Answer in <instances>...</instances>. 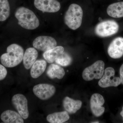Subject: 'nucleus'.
Returning a JSON list of instances; mask_svg holds the SVG:
<instances>
[{"label": "nucleus", "mask_w": 123, "mask_h": 123, "mask_svg": "<svg viewBox=\"0 0 123 123\" xmlns=\"http://www.w3.org/2000/svg\"><path fill=\"white\" fill-rule=\"evenodd\" d=\"M24 50L21 46L13 43L7 47V53H4L0 57L2 65L8 68L17 66L23 60Z\"/></svg>", "instance_id": "1"}, {"label": "nucleus", "mask_w": 123, "mask_h": 123, "mask_svg": "<svg viewBox=\"0 0 123 123\" xmlns=\"http://www.w3.org/2000/svg\"><path fill=\"white\" fill-rule=\"evenodd\" d=\"M15 16L18 21V24L24 29L33 30L39 26V20L35 14L25 7H20L17 9Z\"/></svg>", "instance_id": "2"}, {"label": "nucleus", "mask_w": 123, "mask_h": 123, "mask_svg": "<svg viewBox=\"0 0 123 123\" xmlns=\"http://www.w3.org/2000/svg\"><path fill=\"white\" fill-rule=\"evenodd\" d=\"M83 15L81 7L76 4H72L65 14V23L70 29L77 30L81 25Z\"/></svg>", "instance_id": "3"}, {"label": "nucleus", "mask_w": 123, "mask_h": 123, "mask_svg": "<svg viewBox=\"0 0 123 123\" xmlns=\"http://www.w3.org/2000/svg\"><path fill=\"white\" fill-rule=\"evenodd\" d=\"M104 67L105 64L103 61H98L84 69L82 73V78L86 81L101 79L104 73Z\"/></svg>", "instance_id": "4"}, {"label": "nucleus", "mask_w": 123, "mask_h": 123, "mask_svg": "<svg viewBox=\"0 0 123 123\" xmlns=\"http://www.w3.org/2000/svg\"><path fill=\"white\" fill-rule=\"evenodd\" d=\"M119 30L117 22L113 20H106L98 23L95 27V32L99 37H105L115 34Z\"/></svg>", "instance_id": "5"}, {"label": "nucleus", "mask_w": 123, "mask_h": 123, "mask_svg": "<svg viewBox=\"0 0 123 123\" xmlns=\"http://www.w3.org/2000/svg\"><path fill=\"white\" fill-rule=\"evenodd\" d=\"M115 71L112 67H108L104 70V75L98 81V85L102 88L111 86L117 87L121 84L120 78L115 76Z\"/></svg>", "instance_id": "6"}, {"label": "nucleus", "mask_w": 123, "mask_h": 123, "mask_svg": "<svg viewBox=\"0 0 123 123\" xmlns=\"http://www.w3.org/2000/svg\"><path fill=\"white\" fill-rule=\"evenodd\" d=\"M13 105L18 112L24 119L28 118L29 115L28 108V102L23 94H18L14 95L12 98Z\"/></svg>", "instance_id": "7"}, {"label": "nucleus", "mask_w": 123, "mask_h": 123, "mask_svg": "<svg viewBox=\"0 0 123 123\" xmlns=\"http://www.w3.org/2000/svg\"><path fill=\"white\" fill-rule=\"evenodd\" d=\"M33 92L40 99L45 101L53 97L55 93L56 88L50 84H39L34 86Z\"/></svg>", "instance_id": "8"}, {"label": "nucleus", "mask_w": 123, "mask_h": 123, "mask_svg": "<svg viewBox=\"0 0 123 123\" xmlns=\"http://www.w3.org/2000/svg\"><path fill=\"white\" fill-rule=\"evenodd\" d=\"M33 44L34 48L44 52L56 47L57 42L52 37L43 36L36 38Z\"/></svg>", "instance_id": "9"}, {"label": "nucleus", "mask_w": 123, "mask_h": 123, "mask_svg": "<svg viewBox=\"0 0 123 123\" xmlns=\"http://www.w3.org/2000/svg\"><path fill=\"white\" fill-rule=\"evenodd\" d=\"M34 4L38 10L46 12H56L61 8L60 4L56 0H35Z\"/></svg>", "instance_id": "10"}, {"label": "nucleus", "mask_w": 123, "mask_h": 123, "mask_svg": "<svg viewBox=\"0 0 123 123\" xmlns=\"http://www.w3.org/2000/svg\"><path fill=\"white\" fill-rule=\"evenodd\" d=\"M105 103L103 97L98 93H95L91 96L90 101V108L92 114L97 117L103 114L105 108L102 106Z\"/></svg>", "instance_id": "11"}, {"label": "nucleus", "mask_w": 123, "mask_h": 123, "mask_svg": "<svg viewBox=\"0 0 123 123\" xmlns=\"http://www.w3.org/2000/svg\"><path fill=\"white\" fill-rule=\"evenodd\" d=\"M109 56L114 59H119L123 55V38L118 37L111 43L108 48Z\"/></svg>", "instance_id": "12"}, {"label": "nucleus", "mask_w": 123, "mask_h": 123, "mask_svg": "<svg viewBox=\"0 0 123 123\" xmlns=\"http://www.w3.org/2000/svg\"><path fill=\"white\" fill-rule=\"evenodd\" d=\"M38 56V52L34 48H27L24 53L23 57V63L24 68L26 69H30L36 61Z\"/></svg>", "instance_id": "13"}, {"label": "nucleus", "mask_w": 123, "mask_h": 123, "mask_svg": "<svg viewBox=\"0 0 123 123\" xmlns=\"http://www.w3.org/2000/svg\"><path fill=\"white\" fill-rule=\"evenodd\" d=\"M1 120L6 123H23V119L20 114L12 110L4 111L0 116Z\"/></svg>", "instance_id": "14"}, {"label": "nucleus", "mask_w": 123, "mask_h": 123, "mask_svg": "<svg viewBox=\"0 0 123 123\" xmlns=\"http://www.w3.org/2000/svg\"><path fill=\"white\" fill-rule=\"evenodd\" d=\"M63 106L65 110L69 114H75L80 109L82 102L80 100H75L66 97L63 101Z\"/></svg>", "instance_id": "15"}, {"label": "nucleus", "mask_w": 123, "mask_h": 123, "mask_svg": "<svg viewBox=\"0 0 123 123\" xmlns=\"http://www.w3.org/2000/svg\"><path fill=\"white\" fill-rule=\"evenodd\" d=\"M47 62L43 60H36L31 66V75L33 78H38L42 75L46 70Z\"/></svg>", "instance_id": "16"}, {"label": "nucleus", "mask_w": 123, "mask_h": 123, "mask_svg": "<svg viewBox=\"0 0 123 123\" xmlns=\"http://www.w3.org/2000/svg\"><path fill=\"white\" fill-rule=\"evenodd\" d=\"M64 50L63 47L58 46L55 47L43 53V57L49 63H52L55 62L56 58L63 53Z\"/></svg>", "instance_id": "17"}, {"label": "nucleus", "mask_w": 123, "mask_h": 123, "mask_svg": "<svg viewBox=\"0 0 123 123\" xmlns=\"http://www.w3.org/2000/svg\"><path fill=\"white\" fill-rule=\"evenodd\" d=\"M47 75L52 79L56 78L62 79L65 75L64 69L57 65L52 64L49 66L47 70Z\"/></svg>", "instance_id": "18"}, {"label": "nucleus", "mask_w": 123, "mask_h": 123, "mask_svg": "<svg viewBox=\"0 0 123 123\" xmlns=\"http://www.w3.org/2000/svg\"><path fill=\"white\" fill-rule=\"evenodd\" d=\"M107 12L109 16L112 18L123 17V1L110 5L107 9Z\"/></svg>", "instance_id": "19"}, {"label": "nucleus", "mask_w": 123, "mask_h": 123, "mask_svg": "<svg viewBox=\"0 0 123 123\" xmlns=\"http://www.w3.org/2000/svg\"><path fill=\"white\" fill-rule=\"evenodd\" d=\"M69 118L68 112L65 111L49 115L47 116V120L50 123H63L68 121Z\"/></svg>", "instance_id": "20"}, {"label": "nucleus", "mask_w": 123, "mask_h": 123, "mask_svg": "<svg viewBox=\"0 0 123 123\" xmlns=\"http://www.w3.org/2000/svg\"><path fill=\"white\" fill-rule=\"evenodd\" d=\"M10 12V6L8 0H0V22L7 20Z\"/></svg>", "instance_id": "21"}, {"label": "nucleus", "mask_w": 123, "mask_h": 123, "mask_svg": "<svg viewBox=\"0 0 123 123\" xmlns=\"http://www.w3.org/2000/svg\"><path fill=\"white\" fill-rule=\"evenodd\" d=\"M55 62L61 66H67L72 63V58L68 53L64 51L58 56Z\"/></svg>", "instance_id": "22"}, {"label": "nucleus", "mask_w": 123, "mask_h": 123, "mask_svg": "<svg viewBox=\"0 0 123 123\" xmlns=\"http://www.w3.org/2000/svg\"><path fill=\"white\" fill-rule=\"evenodd\" d=\"M7 74L6 68L4 65L0 64V81L4 80L6 77Z\"/></svg>", "instance_id": "23"}, {"label": "nucleus", "mask_w": 123, "mask_h": 123, "mask_svg": "<svg viewBox=\"0 0 123 123\" xmlns=\"http://www.w3.org/2000/svg\"><path fill=\"white\" fill-rule=\"evenodd\" d=\"M120 75L121 83L123 85V64L121 65L120 69Z\"/></svg>", "instance_id": "24"}, {"label": "nucleus", "mask_w": 123, "mask_h": 123, "mask_svg": "<svg viewBox=\"0 0 123 123\" xmlns=\"http://www.w3.org/2000/svg\"><path fill=\"white\" fill-rule=\"evenodd\" d=\"M120 114L121 115V116H122L123 119V111H121V112H120Z\"/></svg>", "instance_id": "25"}, {"label": "nucleus", "mask_w": 123, "mask_h": 123, "mask_svg": "<svg viewBox=\"0 0 123 123\" xmlns=\"http://www.w3.org/2000/svg\"><path fill=\"white\" fill-rule=\"evenodd\" d=\"M99 123V121H95V122H92V123Z\"/></svg>", "instance_id": "26"}]
</instances>
